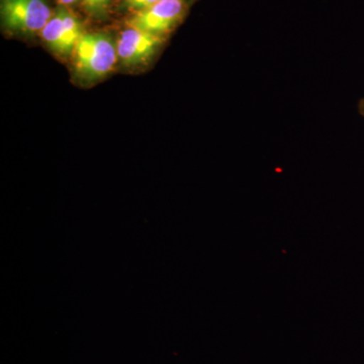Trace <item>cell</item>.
<instances>
[{
    "mask_svg": "<svg viewBox=\"0 0 364 364\" xmlns=\"http://www.w3.org/2000/svg\"><path fill=\"white\" fill-rule=\"evenodd\" d=\"M184 13V0H160L149 9L138 11L130 21L131 28L160 35L172 30L182 20Z\"/></svg>",
    "mask_w": 364,
    "mask_h": 364,
    "instance_id": "3957f363",
    "label": "cell"
},
{
    "mask_svg": "<svg viewBox=\"0 0 364 364\" xmlns=\"http://www.w3.org/2000/svg\"><path fill=\"white\" fill-rule=\"evenodd\" d=\"M2 18L11 30L36 33L45 28L52 13L45 0H4Z\"/></svg>",
    "mask_w": 364,
    "mask_h": 364,
    "instance_id": "7a4b0ae2",
    "label": "cell"
},
{
    "mask_svg": "<svg viewBox=\"0 0 364 364\" xmlns=\"http://www.w3.org/2000/svg\"><path fill=\"white\" fill-rule=\"evenodd\" d=\"M358 111L359 114H360L361 116L364 117V98H363V100H360V102H359Z\"/></svg>",
    "mask_w": 364,
    "mask_h": 364,
    "instance_id": "ba28073f",
    "label": "cell"
},
{
    "mask_svg": "<svg viewBox=\"0 0 364 364\" xmlns=\"http://www.w3.org/2000/svg\"><path fill=\"white\" fill-rule=\"evenodd\" d=\"M41 35L55 52L67 55L75 49L83 33L75 16L68 11H60L50 18Z\"/></svg>",
    "mask_w": 364,
    "mask_h": 364,
    "instance_id": "277c9868",
    "label": "cell"
},
{
    "mask_svg": "<svg viewBox=\"0 0 364 364\" xmlns=\"http://www.w3.org/2000/svg\"><path fill=\"white\" fill-rule=\"evenodd\" d=\"M111 0H85L87 6H90V9H102L105 6H107Z\"/></svg>",
    "mask_w": 364,
    "mask_h": 364,
    "instance_id": "52a82bcc",
    "label": "cell"
},
{
    "mask_svg": "<svg viewBox=\"0 0 364 364\" xmlns=\"http://www.w3.org/2000/svg\"><path fill=\"white\" fill-rule=\"evenodd\" d=\"M74 52L79 73L90 80L104 77L116 64V48L102 35H83Z\"/></svg>",
    "mask_w": 364,
    "mask_h": 364,
    "instance_id": "6da1fadb",
    "label": "cell"
},
{
    "mask_svg": "<svg viewBox=\"0 0 364 364\" xmlns=\"http://www.w3.org/2000/svg\"><path fill=\"white\" fill-rule=\"evenodd\" d=\"M131 9H136L138 11H145L149 7L158 4L160 0H124Z\"/></svg>",
    "mask_w": 364,
    "mask_h": 364,
    "instance_id": "8992f818",
    "label": "cell"
},
{
    "mask_svg": "<svg viewBox=\"0 0 364 364\" xmlns=\"http://www.w3.org/2000/svg\"><path fill=\"white\" fill-rule=\"evenodd\" d=\"M75 1H77V0H59L60 4H67V6H68V4H74Z\"/></svg>",
    "mask_w": 364,
    "mask_h": 364,
    "instance_id": "9c48e42d",
    "label": "cell"
},
{
    "mask_svg": "<svg viewBox=\"0 0 364 364\" xmlns=\"http://www.w3.org/2000/svg\"><path fill=\"white\" fill-rule=\"evenodd\" d=\"M161 38L158 35L130 28L124 31L117 43V56L128 65H135L153 56Z\"/></svg>",
    "mask_w": 364,
    "mask_h": 364,
    "instance_id": "5b68a950",
    "label": "cell"
}]
</instances>
